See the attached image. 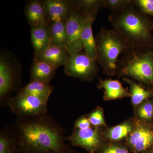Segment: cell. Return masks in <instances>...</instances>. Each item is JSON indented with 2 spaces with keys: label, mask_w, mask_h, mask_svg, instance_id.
Here are the masks:
<instances>
[{
  "label": "cell",
  "mask_w": 153,
  "mask_h": 153,
  "mask_svg": "<svg viewBox=\"0 0 153 153\" xmlns=\"http://www.w3.org/2000/svg\"><path fill=\"white\" fill-rule=\"evenodd\" d=\"M15 132L23 153H70L63 128L46 114L18 117Z\"/></svg>",
  "instance_id": "cell-1"
},
{
  "label": "cell",
  "mask_w": 153,
  "mask_h": 153,
  "mask_svg": "<svg viewBox=\"0 0 153 153\" xmlns=\"http://www.w3.org/2000/svg\"><path fill=\"white\" fill-rule=\"evenodd\" d=\"M108 20L131 46H153V22L132 3L121 13L110 15Z\"/></svg>",
  "instance_id": "cell-2"
},
{
  "label": "cell",
  "mask_w": 153,
  "mask_h": 153,
  "mask_svg": "<svg viewBox=\"0 0 153 153\" xmlns=\"http://www.w3.org/2000/svg\"><path fill=\"white\" fill-rule=\"evenodd\" d=\"M116 74L153 87V46H130L118 62Z\"/></svg>",
  "instance_id": "cell-3"
},
{
  "label": "cell",
  "mask_w": 153,
  "mask_h": 153,
  "mask_svg": "<svg viewBox=\"0 0 153 153\" xmlns=\"http://www.w3.org/2000/svg\"><path fill=\"white\" fill-rule=\"evenodd\" d=\"M97 61L103 74L108 76L117 74L119 57L131 46L114 29L102 28L95 37Z\"/></svg>",
  "instance_id": "cell-4"
},
{
  "label": "cell",
  "mask_w": 153,
  "mask_h": 153,
  "mask_svg": "<svg viewBox=\"0 0 153 153\" xmlns=\"http://www.w3.org/2000/svg\"><path fill=\"white\" fill-rule=\"evenodd\" d=\"M47 102L38 97L19 93L8 100L7 104L18 117H30L46 114Z\"/></svg>",
  "instance_id": "cell-5"
},
{
  "label": "cell",
  "mask_w": 153,
  "mask_h": 153,
  "mask_svg": "<svg viewBox=\"0 0 153 153\" xmlns=\"http://www.w3.org/2000/svg\"><path fill=\"white\" fill-rule=\"evenodd\" d=\"M64 66L66 75L89 82L95 78L99 71L96 62L82 51L75 55H68Z\"/></svg>",
  "instance_id": "cell-6"
},
{
  "label": "cell",
  "mask_w": 153,
  "mask_h": 153,
  "mask_svg": "<svg viewBox=\"0 0 153 153\" xmlns=\"http://www.w3.org/2000/svg\"><path fill=\"white\" fill-rule=\"evenodd\" d=\"M134 119L133 129L125 143L131 153H144L153 147V124Z\"/></svg>",
  "instance_id": "cell-7"
},
{
  "label": "cell",
  "mask_w": 153,
  "mask_h": 153,
  "mask_svg": "<svg viewBox=\"0 0 153 153\" xmlns=\"http://www.w3.org/2000/svg\"><path fill=\"white\" fill-rule=\"evenodd\" d=\"M101 128L93 126L82 129H74L67 139L72 146L82 148L89 153H95L105 142Z\"/></svg>",
  "instance_id": "cell-8"
},
{
  "label": "cell",
  "mask_w": 153,
  "mask_h": 153,
  "mask_svg": "<svg viewBox=\"0 0 153 153\" xmlns=\"http://www.w3.org/2000/svg\"><path fill=\"white\" fill-rule=\"evenodd\" d=\"M85 18L75 9L66 22L68 55H75L83 49L81 36Z\"/></svg>",
  "instance_id": "cell-9"
},
{
  "label": "cell",
  "mask_w": 153,
  "mask_h": 153,
  "mask_svg": "<svg viewBox=\"0 0 153 153\" xmlns=\"http://www.w3.org/2000/svg\"><path fill=\"white\" fill-rule=\"evenodd\" d=\"M43 3L50 23L66 22L75 9L73 1L71 0H44Z\"/></svg>",
  "instance_id": "cell-10"
},
{
  "label": "cell",
  "mask_w": 153,
  "mask_h": 153,
  "mask_svg": "<svg viewBox=\"0 0 153 153\" xmlns=\"http://www.w3.org/2000/svg\"><path fill=\"white\" fill-rule=\"evenodd\" d=\"M16 69L9 58L1 55L0 58V98L1 101L14 90L17 79Z\"/></svg>",
  "instance_id": "cell-11"
},
{
  "label": "cell",
  "mask_w": 153,
  "mask_h": 153,
  "mask_svg": "<svg viewBox=\"0 0 153 153\" xmlns=\"http://www.w3.org/2000/svg\"><path fill=\"white\" fill-rule=\"evenodd\" d=\"M68 57V53L66 49L52 44L43 52L34 55V60L44 61L58 68L59 66H65Z\"/></svg>",
  "instance_id": "cell-12"
},
{
  "label": "cell",
  "mask_w": 153,
  "mask_h": 153,
  "mask_svg": "<svg viewBox=\"0 0 153 153\" xmlns=\"http://www.w3.org/2000/svg\"><path fill=\"white\" fill-rule=\"evenodd\" d=\"M98 79L97 87L104 90L103 98L105 101L130 97L129 91L124 88L118 79Z\"/></svg>",
  "instance_id": "cell-13"
},
{
  "label": "cell",
  "mask_w": 153,
  "mask_h": 153,
  "mask_svg": "<svg viewBox=\"0 0 153 153\" xmlns=\"http://www.w3.org/2000/svg\"><path fill=\"white\" fill-rule=\"evenodd\" d=\"M25 14L31 27L41 25L49 26L50 24L43 1L34 0L28 2L25 7Z\"/></svg>",
  "instance_id": "cell-14"
},
{
  "label": "cell",
  "mask_w": 153,
  "mask_h": 153,
  "mask_svg": "<svg viewBox=\"0 0 153 153\" xmlns=\"http://www.w3.org/2000/svg\"><path fill=\"white\" fill-rule=\"evenodd\" d=\"M97 14L85 16L81 36L83 49L85 54L95 62L97 61L96 43L93 35L92 25Z\"/></svg>",
  "instance_id": "cell-15"
},
{
  "label": "cell",
  "mask_w": 153,
  "mask_h": 153,
  "mask_svg": "<svg viewBox=\"0 0 153 153\" xmlns=\"http://www.w3.org/2000/svg\"><path fill=\"white\" fill-rule=\"evenodd\" d=\"M134 127V118L125 121L117 125L102 130V134L105 142H121L126 140Z\"/></svg>",
  "instance_id": "cell-16"
},
{
  "label": "cell",
  "mask_w": 153,
  "mask_h": 153,
  "mask_svg": "<svg viewBox=\"0 0 153 153\" xmlns=\"http://www.w3.org/2000/svg\"><path fill=\"white\" fill-rule=\"evenodd\" d=\"M31 38L34 55L43 52L52 44L49 26L46 25L31 27Z\"/></svg>",
  "instance_id": "cell-17"
},
{
  "label": "cell",
  "mask_w": 153,
  "mask_h": 153,
  "mask_svg": "<svg viewBox=\"0 0 153 153\" xmlns=\"http://www.w3.org/2000/svg\"><path fill=\"white\" fill-rule=\"evenodd\" d=\"M57 68L44 61L34 60L30 68L32 80L49 84L55 76Z\"/></svg>",
  "instance_id": "cell-18"
},
{
  "label": "cell",
  "mask_w": 153,
  "mask_h": 153,
  "mask_svg": "<svg viewBox=\"0 0 153 153\" xmlns=\"http://www.w3.org/2000/svg\"><path fill=\"white\" fill-rule=\"evenodd\" d=\"M122 79L129 85L131 102L135 108L145 100L153 97V91L140 83L129 77H122Z\"/></svg>",
  "instance_id": "cell-19"
},
{
  "label": "cell",
  "mask_w": 153,
  "mask_h": 153,
  "mask_svg": "<svg viewBox=\"0 0 153 153\" xmlns=\"http://www.w3.org/2000/svg\"><path fill=\"white\" fill-rule=\"evenodd\" d=\"M53 90V88L50 84L33 80L25 85L19 93L35 96L48 100Z\"/></svg>",
  "instance_id": "cell-20"
},
{
  "label": "cell",
  "mask_w": 153,
  "mask_h": 153,
  "mask_svg": "<svg viewBox=\"0 0 153 153\" xmlns=\"http://www.w3.org/2000/svg\"><path fill=\"white\" fill-rule=\"evenodd\" d=\"M66 24V22L60 21L51 22L49 25L52 44L65 49L67 45Z\"/></svg>",
  "instance_id": "cell-21"
},
{
  "label": "cell",
  "mask_w": 153,
  "mask_h": 153,
  "mask_svg": "<svg viewBox=\"0 0 153 153\" xmlns=\"http://www.w3.org/2000/svg\"><path fill=\"white\" fill-rule=\"evenodd\" d=\"M16 132L3 129L0 133V153H20Z\"/></svg>",
  "instance_id": "cell-22"
},
{
  "label": "cell",
  "mask_w": 153,
  "mask_h": 153,
  "mask_svg": "<svg viewBox=\"0 0 153 153\" xmlns=\"http://www.w3.org/2000/svg\"><path fill=\"white\" fill-rule=\"evenodd\" d=\"M75 8L85 16L97 14L105 8L104 0H75L73 1Z\"/></svg>",
  "instance_id": "cell-23"
},
{
  "label": "cell",
  "mask_w": 153,
  "mask_h": 153,
  "mask_svg": "<svg viewBox=\"0 0 153 153\" xmlns=\"http://www.w3.org/2000/svg\"><path fill=\"white\" fill-rule=\"evenodd\" d=\"M135 118L149 123H153V97L145 100L135 108Z\"/></svg>",
  "instance_id": "cell-24"
},
{
  "label": "cell",
  "mask_w": 153,
  "mask_h": 153,
  "mask_svg": "<svg viewBox=\"0 0 153 153\" xmlns=\"http://www.w3.org/2000/svg\"><path fill=\"white\" fill-rule=\"evenodd\" d=\"M94 153H131L125 143L105 142Z\"/></svg>",
  "instance_id": "cell-25"
},
{
  "label": "cell",
  "mask_w": 153,
  "mask_h": 153,
  "mask_svg": "<svg viewBox=\"0 0 153 153\" xmlns=\"http://www.w3.org/2000/svg\"><path fill=\"white\" fill-rule=\"evenodd\" d=\"M86 116L91 124L94 127H107L105 120L104 110L101 107H97Z\"/></svg>",
  "instance_id": "cell-26"
},
{
  "label": "cell",
  "mask_w": 153,
  "mask_h": 153,
  "mask_svg": "<svg viewBox=\"0 0 153 153\" xmlns=\"http://www.w3.org/2000/svg\"><path fill=\"white\" fill-rule=\"evenodd\" d=\"M133 0H104L105 8L108 9L113 14L121 13L132 3Z\"/></svg>",
  "instance_id": "cell-27"
},
{
  "label": "cell",
  "mask_w": 153,
  "mask_h": 153,
  "mask_svg": "<svg viewBox=\"0 0 153 153\" xmlns=\"http://www.w3.org/2000/svg\"><path fill=\"white\" fill-rule=\"evenodd\" d=\"M132 4L143 13L153 16V0H133Z\"/></svg>",
  "instance_id": "cell-28"
},
{
  "label": "cell",
  "mask_w": 153,
  "mask_h": 153,
  "mask_svg": "<svg viewBox=\"0 0 153 153\" xmlns=\"http://www.w3.org/2000/svg\"><path fill=\"white\" fill-rule=\"evenodd\" d=\"M93 127L91 123L87 116H82L79 117L74 124V129H82Z\"/></svg>",
  "instance_id": "cell-29"
},
{
  "label": "cell",
  "mask_w": 153,
  "mask_h": 153,
  "mask_svg": "<svg viewBox=\"0 0 153 153\" xmlns=\"http://www.w3.org/2000/svg\"><path fill=\"white\" fill-rule=\"evenodd\" d=\"M144 153H153V147Z\"/></svg>",
  "instance_id": "cell-30"
},
{
  "label": "cell",
  "mask_w": 153,
  "mask_h": 153,
  "mask_svg": "<svg viewBox=\"0 0 153 153\" xmlns=\"http://www.w3.org/2000/svg\"><path fill=\"white\" fill-rule=\"evenodd\" d=\"M94 153L92 152V153Z\"/></svg>",
  "instance_id": "cell-31"
},
{
  "label": "cell",
  "mask_w": 153,
  "mask_h": 153,
  "mask_svg": "<svg viewBox=\"0 0 153 153\" xmlns=\"http://www.w3.org/2000/svg\"></svg>",
  "instance_id": "cell-32"
}]
</instances>
